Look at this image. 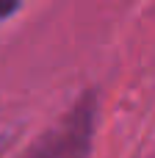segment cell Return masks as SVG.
Masks as SVG:
<instances>
[{"instance_id": "cell-1", "label": "cell", "mask_w": 155, "mask_h": 158, "mask_svg": "<svg viewBox=\"0 0 155 158\" xmlns=\"http://www.w3.org/2000/svg\"><path fill=\"white\" fill-rule=\"evenodd\" d=\"M97 119L94 92H83L75 106L61 114L28 150L22 158H89Z\"/></svg>"}, {"instance_id": "cell-2", "label": "cell", "mask_w": 155, "mask_h": 158, "mask_svg": "<svg viewBox=\"0 0 155 158\" xmlns=\"http://www.w3.org/2000/svg\"><path fill=\"white\" fill-rule=\"evenodd\" d=\"M17 8H19V3H3L0 0V19H6L8 14H14Z\"/></svg>"}]
</instances>
